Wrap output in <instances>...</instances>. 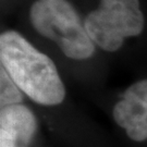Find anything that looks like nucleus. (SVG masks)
<instances>
[{
    "instance_id": "obj_1",
    "label": "nucleus",
    "mask_w": 147,
    "mask_h": 147,
    "mask_svg": "<svg viewBox=\"0 0 147 147\" xmlns=\"http://www.w3.org/2000/svg\"><path fill=\"white\" fill-rule=\"evenodd\" d=\"M1 67L22 93L42 106L61 104L65 88L53 60L14 31L0 36Z\"/></svg>"
},
{
    "instance_id": "obj_2",
    "label": "nucleus",
    "mask_w": 147,
    "mask_h": 147,
    "mask_svg": "<svg viewBox=\"0 0 147 147\" xmlns=\"http://www.w3.org/2000/svg\"><path fill=\"white\" fill-rule=\"evenodd\" d=\"M30 20L38 34L53 40L69 58L83 60L94 55L93 40L67 0H36Z\"/></svg>"
},
{
    "instance_id": "obj_3",
    "label": "nucleus",
    "mask_w": 147,
    "mask_h": 147,
    "mask_svg": "<svg viewBox=\"0 0 147 147\" xmlns=\"http://www.w3.org/2000/svg\"><path fill=\"white\" fill-rule=\"evenodd\" d=\"M90 39L106 51H116L124 38L137 36L144 28L138 0H100L84 22Z\"/></svg>"
},
{
    "instance_id": "obj_4",
    "label": "nucleus",
    "mask_w": 147,
    "mask_h": 147,
    "mask_svg": "<svg viewBox=\"0 0 147 147\" xmlns=\"http://www.w3.org/2000/svg\"><path fill=\"white\" fill-rule=\"evenodd\" d=\"M113 119L135 142L147 140V80L131 85L113 107Z\"/></svg>"
},
{
    "instance_id": "obj_5",
    "label": "nucleus",
    "mask_w": 147,
    "mask_h": 147,
    "mask_svg": "<svg viewBox=\"0 0 147 147\" xmlns=\"http://www.w3.org/2000/svg\"><path fill=\"white\" fill-rule=\"evenodd\" d=\"M37 130L34 113L23 105L1 108L0 147H28Z\"/></svg>"
},
{
    "instance_id": "obj_6",
    "label": "nucleus",
    "mask_w": 147,
    "mask_h": 147,
    "mask_svg": "<svg viewBox=\"0 0 147 147\" xmlns=\"http://www.w3.org/2000/svg\"><path fill=\"white\" fill-rule=\"evenodd\" d=\"M23 100L22 90L1 67L0 70V104L1 108L20 105Z\"/></svg>"
}]
</instances>
